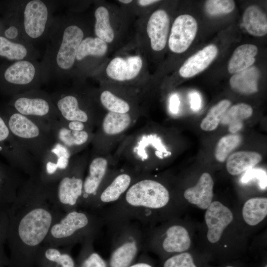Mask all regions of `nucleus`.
<instances>
[{"instance_id":"8","label":"nucleus","mask_w":267,"mask_h":267,"mask_svg":"<svg viewBox=\"0 0 267 267\" xmlns=\"http://www.w3.org/2000/svg\"><path fill=\"white\" fill-rule=\"evenodd\" d=\"M89 157L85 152L72 156L68 168L58 178L42 183L48 199L64 213L80 208Z\"/></svg>"},{"instance_id":"28","label":"nucleus","mask_w":267,"mask_h":267,"mask_svg":"<svg viewBox=\"0 0 267 267\" xmlns=\"http://www.w3.org/2000/svg\"><path fill=\"white\" fill-rule=\"evenodd\" d=\"M190 244L187 229L182 225L173 224L166 229L160 246L162 253L173 254V256L186 252Z\"/></svg>"},{"instance_id":"9","label":"nucleus","mask_w":267,"mask_h":267,"mask_svg":"<svg viewBox=\"0 0 267 267\" xmlns=\"http://www.w3.org/2000/svg\"><path fill=\"white\" fill-rule=\"evenodd\" d=\"M111 233V252L108 267H129L143 250L146 230L136 222L123 221L106 224Z\"/></svg>"},{"instance_id":"15","label":"nucleus","mask_w":267,"mask_h":267,"mask_svg":"<svg viewBox=\"0 0 267 267\" xmlns=\"http://www.w3.org/2000/svg\"><path fill=\"white\" fill-rule=\"evenodd\" d=\"M109 51V45L99 38L91 35L85 37L77 52L73 78L84 81L85 77L92 75L102 66Z\"/></svg>"},{"instance_id":"50","label":"nucleus","mask_w":267,"mask_h":267,"mask_svg":"<svg viewBox=\"0 0 267 267\" xmlns=\"http://www.w3.org/2000/svg\"><path fill=\"white\" fill-rule=\"evenodd\" d=\"M118 2L125 5L129 4L133 2V0H119Z\"/></svg>"},{"instance_id":"26","label":"nucleus","mask_w":267,"mask_h":267,"mask_svg":"<svg viewBox=\"0 0 267 267\" xmlns=\"http://www.w3.org/2000/svg\"><path fill=\"white\" fill-rule=\"evenodd\" d=\"M72 247H55L42 245L38 250L36 267H76L70 253Z\"/></svg>"},{"instance_id":"20","label":"nucleus","mask_w":267,"mask_h":267,"mask_svg":"<svg viewBox=\"0 0 267 267\" xmlns=\"http://www.w3.org/2000/svg\"><path fill=\"white\" fill-rule=\"evenodd\" d=\"M72 155L57 141L52 144L39 164L38 177L46 184L58 178L68 168Z\"/></svg>"},{"instance_id":"39","label":"nucleus","mask_w":267,"mask_h":267,"mask_svg":"<svg viewBox=\"0 0 267 267\" xmlns=\"http://www.w3.org/2000/svg\"><path fill=\"white\" fill-rule=\"evenodd\" d=\"M241 141V137L238 134H228L222 137L216 147L215 154L216 159L220 162H223Z\"/></svg>"},{"instance_id":"19","label":"nucleus","mask_w":267,"mask_h":267,"mask_svg":"<svg viewBox=\"0 0 267 267\" xmlns=\"http://www.w3.org/2000/svg\"><path fill=\"white\" fill-rule=\"evenodd\" d=\"M117 9L107 4L98 3L93 12L94 36L103 41L109 46L116 45L123 33L124 20Z\"/></svg>"},{"instance_id":"29","label":"nucleus","mask_w":267,"mask_h":267,"mask_svg":"<svg viewBox=\"0 0 267 267\" xmlns=\"http://www.w3.org/2000/svg\"><path fill=\"white\" fill-rule=\"evenodd\" d=\"M217 47L208 45L189 57L180 67L179 75L184 78L192 77L206 69L217 56Z\"/></svg>"},{"instance_id":"31","label":"nucleus","mask_w":267,"mask_h":267,"mask_svg":"<svg viewBox=\"0 0 267 267\" xmlns=\"http://www.w3.org/2000/svg\"><path fill=\"white\" fill-rule=\"evenodd\" d=\"M259 77V69L252 66L235 73L230 79L229 84L234 90L240 93L251 94L258 91Z\"/></svg>"},{"instance_id":"43","label":"nucleus","mask_w":267,"mask_h":267,"mask_svg":"<svg viewBox=\"0 0 267 267\" xmlns=\"http://www.w3.org/2000/svg\"><path fill=\"white\" fill-rule=\"evenodd\" d=\"M258 179L260 188L264 189L267 187V173L261 169H250L246 171L242 176L241 181L246 183L252 179Z\"/></svg>"},{"instance_id":"38","label":"nucleus","mask_w":267,"mask_h":267,"mask_svg":"<svg viewBox=\"0 0 267 267\" xmlns=\"http://www.w3.org/2000/svg\"><path fill=\"white\" fill-rule=\"evenodd\" d=\"M230 105L229 100L223 99L212 107L202 120L201 128L205 131H213L217 128L224 114Z\"/></svg>"},{"instance_id":"47","label":"nucleus","mask_w":267,"mask_h":267,"mask_svg":"<svg viewBox=\"0 0 267 267\" xmlns=\"http://www.w3.org/2000/svg\"><path fill=\"white\" fill-rule=\"evenodd\" d=\"M180 100L178 95L177 94H173L169 101V109L171 112L173 114H177L179 110Z\"/></svg>"},{"instance_id":"42","label":"nucleus","mask_w":267,"mask_h":267,"mask_svg":"<svg viewBox=\"0 0 267 267\" xmlns=\"http://www.w3.org/2000/svg\"><path fill=\"white\" fill-rule=\"evenodd\" d=\"M146 143L156 149L155 155L160 159H163L171 155L162 143L160 137L155 134H146V132L138 135Z\"/></svg>"},{"instance_id":"44","label":"nucleus","mask_w":267,"mask_h":267,"mask_svg":"<svg viewBox=\"0 0 267 267\" xmlns=\"http://www.w3.org/2000/svg\"><path fill=\"white\" fill-rule=\"evenodd\" d=\"M8 208L0 206V253H3L9 226Z\"/></svg>"},{"instance_id":"49","label":"nucleus","mask_w":267,"mask_h":267,"mask_svg":"<svg viewBox=\"0 0 267 267\" xmlns=\"http://www.w3.org/2000/svg\"><path fill=\"white\" fill-rule=\"evenodd\" d=\"M138 6L141 8H146L160 1L157 0H136Z\"/></svg>"},{"instance_id":"16","label":"nucleus","mask_w":267,"mask_h":267,"mask_svg":"<svg viewBox=\"0 0 267 267\" xmlns=\"http://www.w3.org/2000/svg\"><path fill=\"white\" fill-rule=\"evenodd\" d=\"M112 162L107 155L91 154L84 180L80 209L90 210L99 190L113 171Z\"/></svg>"},{"instance_id":"2","label":"nucleus","mask_w":267,"mask_h":267,"mask_svg":"<svg viewBox=\"0 0 267 267\" xmlns=\"http://www.w3.org/2000/svg\"><path fill=\"white\" fill-rule=\"evenodd\" d=\"M90 22L74 11L54 17L41 62L46 83L50 80L63 83L73 78L78 47L82 40L91 35Z\"/></svg>"},{"instance_id":"32","label":"nucleus","mask_w":267,"mask_h":267,"mask_svg":"<svg viewBox=\"0 0 267 267\" xmlns=\"http://www.w3.org/2000/svg\"><path fill=\"white\" fill-rule=\"evenodd\" d=\"M242 21L246 31L253 36L261 37L267 33V15L256 5L249 6L245 9Z\"/></svg>"},{"instance_id":"37","label":"nucleus","mask_w":267,"mask_h":267,"mask_svg":"<svg viewBox=\"0 0 267 267\" xmlns=\"http://www.w3.org/2000/svg\"><path fill=\"white\" fill-rule=\"evenodd\" d=\"M94 240L82 243L81 249L76 262V265L82 267H108L105 261L93 248Z\"/></svg>"},{"instance_id":"6","label":"nucleus","mask_w":267,"mask_h":267,"mask_svg":"<svg viewBox=\"0 0 267 267\" xmlns=\"http://www.w3.org/2000/svg\"><path fill=\"white\" fill-rule=\"evenodd\" d=\"M50 94L62 120L80 121L94 128L104 114L94 98L92 88L84 82L75 81L71 87H61Z\"/></svg>"},{"instance_id":"27","label":"nucleus","mask_w":267,"mask_h":267,"mask_svg":"<svg viewBox=\"0 0 267 267\" xmlns=\"http://www.w3.org/2000/svg\"><path fill=\"white\" fill-rule=\"evenodd\" d=\"M39 50L30 43L14 42L0 36V63L24 60H38Z\"/></svg>"},{"instance_id":"52","label":"nucleus","mask_w":267,"mask_h":267,"mask_svg":"<svg viewBox=\"0 0 267 267\" xmlns=\"http://www.w3.org/2000/svg\"><path fill=\"white\" fill-rule=\"evenodd\" d=\"M2 254H3V253H0V258H2ZM1 261H0V263H1Z\"/></svg>"},{"instance_id":"48","label":"nucleus","mask_w":267,"mask_h":267,"mask_svg":"<svg viewBox=\"0 0 267 267\" xmlns=\"http://www.w3.org/2000/svg\"><path fill=\"white\" fill-rule=\"evenodd\" d=\"M129 267H154V266L148 261L145 257H139L137 260Z\"/></svg>"},{"instance_id":"17","label":"nucleus","mask_w":267,"mask_h":267,"mask_svg":"<svg viewBox=\"0 0 267 267\" xmlns=\"http://www.w3.org/2000/svg\"><path fill=\"white\" fill-rule=\"evenodd\" d=\"M170 28L168 13L163 9L152 12L142 24L139 45L143 52L147 47L154 52L163 50L168 43Z\"/></svg>"},{"instance_id":"12","label":"nucleus","mask_w":267,"mask_h":267,"mask_svg":"<svg viewBox=\"0 0 267 267\" xmlns=\"http://www.w3.org/2000/svg\"><path fill=\"white\" fill-rule=\"evenodd\" d=\"M137 114L106 112L101 117L91 142V154L106 155L139 117Z\"/></svg>"},{"instance_id":"41","label":"nucleus","mask_w":267,"mask_h":267,"mask_svg":"<svg viewBox=\"0 0 267 267\" xmlns=\"http://www.w3.org/2000/svg\"><path fill=\"white\" fill-rule=\"evenodd\" d=\"M235 3L231 0H209L205 3V10L212 16H218L231 12L234 8Z\"/></svg>"},{"instance_id":"5","label":"nucleus","mask_w":267,"mask_h":267,"mask_svg":"<svg viewBox=\"0 0 267 267\" xmlns=\"http://www.w3.org/2000/svg\"><path fill=\"white\" fill-rule=\"evenodd\" d=\"M103 218L99 212L77 209L65 213L51 227L43 245L55 247H72L95 240L102 226Z\"/></svg>"},{"instance_id":"4","label":"nucleus","mask_w":267,"mask_h":267,"mask_svg":"<svg viewBox=\"0 0 267 267\" xmlns=\"http://www.w3.org/2000/svg\"><path fill=\"white\" fill-rule=\"evenodd\" d=\"M146 58L139 47L134 52L118 53L92 75L101 85L124 93L138 102L146 95Z\"/></svg>"},{"instance_id":"23","label":"nucleus","mask_w":267,"mask_h":267,"mask_svg":"<svg viewBox=\"0 0 267 267\" xmlns=\"http://www.w3.org/2000/svg\"><path fill=\"white\" fill-rule=\"evenodd\" d=\"M56 141L64 146L72 156L79 154L90 143L93 136V130L77 131L65 127L60 119L49 125Z\"/></svg>"},{"instance_id":"10","label":"nucleus","mask_w":267,"mask_h":267,"mask_svg":"<svg viewBox=\"0 0 267 267\" xmlns=\"http://www.w3.org/2000/svg\"><path fill=\"white\" fill-rule=\"evenodd\" d=\"M46 83L43 66L38 60L0 63V95L10 97L39 89Z\"/></svg>"},{"instance_id":"22","label":"nucleus","mask_w":267,"mask_h":267,"mask_svg":"<svg viewBox=\"0 0 267 267\" xmlns=\"http://www.w3.org/2000/svg\"><path fill=\"white\" fill-rule=\"evenodd\" d=\"M197 23L192 16L184 14L176 18L169 33L168 44L170 50L181 53L189 47L197 31Z\"/></svg>"},{"instance_id":"33","label":"nucleus","mask_w":267,"mask_h":267,"mask_svg":"<svg viewBox=\"0 0 267 267\" xmlns=\"http://www.w3.org/2000/svg\"><path fill=\"white\" fill-rule=\"evenodd\" d=\"M262 156L254 151H242L232 154L228 158L226 167L231 175H237L251 169L262 160Z\"/></svg>"},{"instance_id":"11","label":"nucleus","mask_w":267,"mask_h":267,"mask_svg":"<svg viewBox=\"0 0 267 267\" xmlns=\"http://www.w3.org/2000/svg\"><path fill=\"white\" fill-rule=\"evenodd\" d=\"M55 4L51 0H15L24 35L29 43L34 45L46 40L54 18Z\"/></svg>"},{"instance_id":"21","label":"nucleus","mask_w":267,"mask_h":267,"mask_svg":"<svg viewBox=\"0 0 267 267\" xmlns=\"http://www.w3.org/2000/svg\"><path fill=\"white\" fill-rule=\"evenodd\" d=\"M100 86L99 89H92V93L102 110L119 114L140 113L136 100L122 92Z\"/></svg>"},{"instance_id":"40","label":"nucleus","mask_w":267,"mask_h":267,"mask_svg":"<svg viewBox=\"0 0 267 267\" xmlns=\"http://www.w3.org/2000/svg\"><path fill=\"white\" fill-rule=\"evenodd\" d=\"M162 267H199L194 257L189 253L184 252L165 259Z\"/></svg>"},{"instance_id":"45","label":"nucleus","mask_w":267,"mask_h":267,"mask_svg":"<svg viewBox=\"0 0 267 267\" xmlns=\"http://www.w3.org/2000/svg\"><path fill=\"white\" fill-rule=\"evenodd\" d=\"M63 124L67 128L77 131H82L85 130H93L94 128L88 124L80 121H66L60 119Z\"/></svg>"},{"instance_id":"25","label":"nucleus","mask_w":267,"mask_h":267,"mask_svg":"<svg viewBox=\"0 0 267 267\" xmlns=\"http://www.w3.org/2000/svg\"><path fill=\"white\" fill-rule=\"evenodd\" d=\"M230 210L219 201L212 202L207 208L205 220L208 230L207 237L211 243L217 242L223 230L232 221Z\"/></svg>"},{"instance_id":"3","label":"nucleus","mask_w":267,"mask_h":267,"mask_svg":"<svg viewBox=\"0 0 267 267\" xmlns=\"http://www.w3.org/2000/svg\"><path fill=\"white\" fill-rule=\"evenodd\" d=\"M170 193L159 181L141 173L123 196L116 203L99 211L104 225L128 221L139 223L148 229L156 211L165 208Z\"/></svg>"},{"instance_id":"7","label":"nucleus","mask_w":267,"mask_h":267,"mask_svg":"<svg viewBox=\"0 0 267 267\" xmlns=\"http://www.w3.org/2000/svg\"><path fill=\"white\" fill-rule=\"evenodd\" d=\"M0 106L12 134L39 165L55 141L49 125L18 113L6 103Z\"/></svg>"},{"instance_id":"24","label":"nucleus","mask_w":267,"mask_h":267,"mask_svg":"<svg viewBox=\"0 0 267 267\" xmlns=\"http://www.w3.org/2000/svg\"><path fill=\"white\" fill-rule=\"evenodd\" d=\"M23 173L0 159V206L9 208L26 178Z\"/></svg>"},{"instance_id":"18","label":"nucleus","mask_w":267,"mask_h":267,"mask_svg":"<svg viewBox=\"0 0 267 267\" xmlns=\"http://www.w3.org/2000/svg\"><path fill=\"white\" fill-rule=\"evenodd\" d=\"M141 173L134 168L114 170L98 193L90 210L99 212L117 202Z\"/></svg>"},{"instance_id":"35","label":"nucleus","mask_w":267,"mask_h":267,"mask_svg":"<svg viewBox=\"0 0 267 267\" xmlns=\"http://www.w3.org/2000/svg\"><path fill=\"white\" fill-rule=\"evenodd\" d=\"M252 113V108L249 105L244 103H238L227 109L221 122L222 124L228 125L229 131L234 134L241 129L242 121L250 117Z\"/></svg>"},{"instance_id":"14","label":"nucleus","mask_w":267,"mask_h":267,"mask_svg":"<svg viewBox=\"0 0 267 267\" xmlns=\"http://www.w3.org/2000/svg\"><path fill=\"white\" fill-rule=\"evenodd\" d=\"M0 156L28 177L37 175L39 165L12 134L0 106Z\"/></svg>"},{"instance_id":"30","label":"nucleus","mask_w":267,"mask_h":267,"mask_svg":"<svg viewBox=\"0 0 267 267\" xmlns=\"http://www.w3.org/2000/svg\"><path fill=\"white\" fill-rule=\"evenodd\" d=\"M213 186L214 181L211 175L204 173L194 186L185 190L184 197L191 204L201 209H207L213 199Z\"/></svg>"},{"instance_id":"53","label":"nucleus","mask_w":267,"mask_h":267,"mask_svg":"<svg viewBox=\"0 0 267 267\" xmlns=\"http://www.w3.org/2000/svg\"><path fill=\"white\" fill-rule=\"evenodd\" d=\"M76 267H82L79 266H76Z\"/></svg>"},{"instance_id":"34","label":"nucleus","mask_w":267,"mask_h":267,"mask_svg":"<svg viewBox=\"0 0 267 267\" xmlns=\"http://www.w3.org/2000/svg\"><path fill=\"white\" fill-rule=\"evenodd\" d=\"M258 48L254 44H244L238 46L234 51L228 64V71L236 73L250 67L255 62Z\"/></svg>"},{"instance_id":"46","label":"nucleus","mask_w":267,"mask_h":267,"mask_svg":"<svg viewBox=\"0 0 267 267\" xmlns=\"http://www.w3.org/2000/svg\"><path fill=\"white\" fill-rule=\"evenodd\" d=\"M191 108L195 111H198L201 107V98L199 93L192 91L189 94Z\"/></svg>"},{"instance_id":"51","label":"nucleus","mask_w":267,"mask_h":267,"mask_svg":"<svg viewBox=\"0 0 267 267\" xmlns=\"http://www.w3.org/2000/svg\"><path fill=\"white\" fill-rule=\"evenodd\" d=\"M223 267H238L234 265H227Z\"/></svg>"},{"instance_id":"36","label":"nucleus","mask_w":267,"mask_h":267,"mask_svg":"<svg viewBox=\"0 0 267 267\" xmlns=\"http://www.w3.org/2000/svg\"><path fill=\"white\" fill-rule=\"evenodd\" d=\"M267 215V198L255 197L249 199L244 204L242 216L244 221L250 225H256Z\"/></svg>"},{"instance_id":"13","label":"nucleus","mask_w":267,"mask_h":267,"mask_svg":"<svg viewBox=\"0 0 267 267\" xmlns=\"http://www.w3.org/2000/svg\"><path fill=\"white\" fill-rule=\"evenodd\" d=\"M5 103L18 113L49 125L60 119L50 93L41 89L11 96Z\"/></svg>"},{"instance_id":"1","label":"nucleus","mask_w":267,"mask_h":267,"mask_svg":"<svg viewBox=\"0 0 267 267\" xmlns=\"http://www.w3.org/2000/svg\"><path fill=\"white\" fill-rule=\"evenodd\" d=\"M8 213V267H36L38 250L65 213L48 199L37 175L25 179Z\"/></svg>"}]
</instances>
